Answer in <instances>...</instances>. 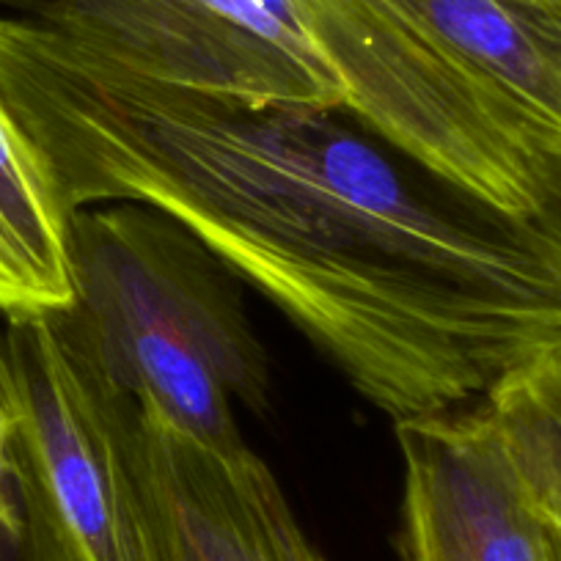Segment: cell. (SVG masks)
Masks as SVG:
<instances>
[{
  "label": "cell",
  "instance_id": "6da1fadb",
  "mask_svg": "<svg viewBox=\"0 0 561 561\" xmlns=\"http://www.w3.org/2000/svg\"><path fill=\"white\" fill-rule=\"evenodd\" d=\"M0 96L64 209L185 226L397 421L449 413L561 350V224L512 218L380 149L344 107L158 83L0 18Z\"/></svg>",
  "mask_w": 561,
  "mask_h": 561
},
{
  "label": "cell",
  "instance_id": "7a4b0ae2",
  "mask_svg": "<svg viewBox=\"0 0 561 561\" xmlns=\"http://www.w3.org/2000/svg\"><path fill=\"white\" fill-rule=\"evenodd\" d=\"M344 111L421 169L539 213L561 149V0H298Z\"/></svg>",
  "mask_w": 561,
  "mask_h": 561
},
{
  "label": "cell",
  "instance_id": "3957f363",
  "mask_svg": "<svg viewBox=\"0 0 561 561\" xmlns=\"http://www.w3.org/2000/svg\"><path fill=\"white\" fill-rule=\"evenodd\" d=\"M72 304L58 333L116 391L202 444H242L234 402L267 404V358L237 275L160 209L67 213Z\"/></svg>",
  "mask_w": 561,
  "mask_h": 561
},
{
  "label": "cell",
  "instance_id": "277c9868",
  "mask_svg": "<svg viewBox=\"0 0 561 561\" xmlns=\"http://www.w3.org/2000/svg\"><path fill=\"white\" fill-rule=\"evenodd\" d=\"M18 386L12 484L28 561H169L140 495L133 399L58 333L50 314L7 320Z\"/></svg>",
  "mask_w": 561,
  "mask_h": 561
},
{
  "label": "cell",
  "instance_id": "5b68a950",
  "mask_svg": "<svg viewBox=\"0 0 561 561\" xmlns=\"http://www.w3.org/2000/svg\"><path fill=\"white\" fill-rule=\"evenodd\" d=\"M36 20L158 83L344 107L342 80L311 31L264 0H53Z\"/></svg>",
  "mask_w": 561,
  "mask_h": 561
},
{
  "label": "cell",
  "instance_id": "8992f818",
  "mask_svg": "<svg viewBox=\"0 0 561 561\" xmlns=\"http://www.w3.org/2000/svg\"><path fill=\"white\" fill-rule=\"evenodd\" d=\"M129 446L169 561H325L278 479L245 444H202L133 402Z\"/></svg>",
  "mask_w": 561,
  "mask_h": 561
},
{
  "label": "cell",
  "instance_id": "52a82bcc",
  "mask_svg": "<svg viewBox=\"0 0 561 561\" xmlns=\"http://www.w3.org/2000/svg\"><path fill=\"white\" fill-rule=\"evenodd\" d=\"M404 462L402 561H553L488 413L397 421Z\"/></svg>",
  "mask_w": 561,
  "mask_h": 561
},
{
  "label": "cell",
  "instance_id": "ba28073f",
  "mask_svg": "<svg viewBox=\"0 0 561 561\" xmlns=\"http://www.w3.org/2000/svg\"><path fill=\"white\" fill-rule=\"evenodd\" d=\"M69 304L67 209L45 160L0 96V317H45Z\"/></svg>",
  "mask_w": 561,
  "mask_h": 561
},
{
  "label": "cell",
  "instance_id": "9c48e42d",
  "mask_svg": "<svg viewBox=\"0 0 561 561\" xmlns=\"http://www.w3.org/2000/svg\"><path fill=\"white\" fill-rule=\"evenodd\" d=\"M482 410L534 510L561 528V350L501 377Z\"/></svg>",
  "mask_w": 561,
  "mask_h": 561
},
{
  "label": "cell",
  "instance_id": "30bf717a",
  "mask_svg": "<svg viewBox=\"0 0 561 561\" xmlns=\"http://www.w3.org/2000/svg\"><path fill=\"white\" fill-rule=\"evenodd\" d=\"M18 427V386H14L12 355H9L7 328L0 331V531L20 537L18 506L9 499L12 482V438Z\"/></svg>",
  "mask_w": 561,
  "mask_h": 561
},
{
  "label": "cell",
  "instance_id": "8fae6325",
  "mask_svg": "<svg viewBox=\"0 0 561 561\" xmlns=\"http://www.w3.org/2000/svg\"><path fill=\"white\" fill-rule=\"evenodd\" d=\"M550 542H553V561H561V528L550 526Z\"/></svg>",
  "mask_w": 561,
  "mask_h": 561
}]
</instances>
